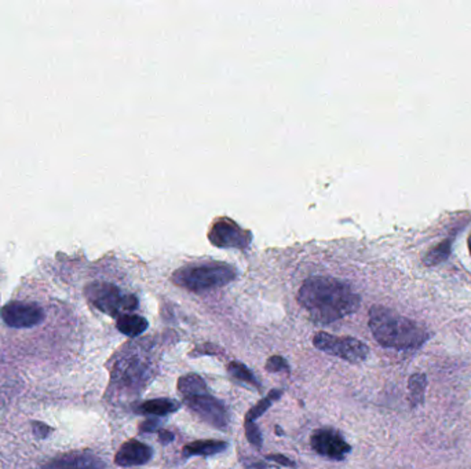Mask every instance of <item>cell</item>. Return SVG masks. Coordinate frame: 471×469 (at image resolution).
I'll return each mask as SVG.
<instances>
[{
	"label": "cell",
	"instance_id": "obj_10",
	"mask_svg": "<svg viewBox=\"0 0 471 469\" xmlns=\"http://www.w3.org/2000/svg\"><path fill=\"white\" fill-rule=\"evenodd\" d=\"M41 469H108L106 464L91 452H72L59 455L49 463L44 464Z\"/></svg>",
	"mask_w": 471,
	"mask_h": 469
},
{
	"label": "cell",
	"instance_id": "obj_8",
	"mask_svg": "<svg viewBox=\"0 0 471 469\" xmlns=\"http://www.w3.org/2000/svg\"><path fill=\"white\" fill-rule=\"evenodd\" d=\"M184 402L204 423L210 424V426L218 429L228 428V409L217 398L211 397L210 393H203V395H197V397L187 398V400H184Z\"/></svg>",
	"mask_w": 471,
	"mask_h": 469
},
{
	"label": "cell",
	"instance_id": "obj_12",
	"mask_svg": "<svg viewBox=\"0 0 471 469\" xmlns=\"http://www.w3.org/2000/svg\"><path fill=\"white\" fill-rule=\"evenodd\" d=\"M226 449H228V443L223 442V440H195V442L187 443L182 453H184L185 457H194V455L210 457V455H220Z\"/></svg>",
	"mask_w": 471,
	"mask_h": 469
},
{
	"label": "cell",
	"instance_id": "obj_27",
	"mask_svg": "<svg viewBox=\"0 0 471 469\" xmlns=\"http://www.w3.org/2000/svg\"><path fill=\"white\" fill-rule=\"evenodd\" d=\"M467 247H468V252H470V255H471V236L468 237Z\"/></svg>",
	"mask_w": 471,
	"mask_h": 469
},
{
	"label": "cell",
	"instance_id": "obj_7",
	"mask_svg": "<svg viewBox=\"0 0 471 469\" xmlns=\"http://www.w3.org/2000/svg\"><path fill=\"white\" fill-rule=\"evenodd\" d=\"M0 318L10 328H32L44 320V311L38 303L32 302H10L0 310Z\"/></svg>",
	"mask_w": 471,
	"mask_h": 469
},
{
	"label": "cell",
	"instance_id": "obj_18",
	"mask_svg": "<svg viewBox=\"0 0 471 469\" xmlns=\"http://www.w3.org/2000/svg\"><path fill=\"white\" fill-rule=\"evenodd\" d=\"M426 387H428V379H426L425 374H415L410 377L408 388H410V400L413 408L421 405L423 400H425Z\"/></svg>",
	"mask_w": 471,
	"mask_h": 469
},
{
	"label": "cell",
	"instance_id": "obj_13",
	"mask_svg": "<svg viewBox=\"0 0 471 469\" xmlns=\"http://www.w3.org/2000/svg\"><path fill=\"white\" fill-rule=\"evenodd\" d=\"M181 408V403L176 400L168 398H159V400H150L147 402L140 403L135 408V410L140 414H152V416H166V414L174 413Z\"/></svg>",
	"mask_w": 471,
	"mask_h": 469
},
{
	"label": "cell",
	"instance_id": "obj_23",
	"mask_svg": "<svg viewBox=\"0 0 471 469\" xmlns=\"http://www.w3.org/2000/svg\"><path fill=\"white\" fill-rule=\"evenodd\" d=\"M267 460L275 461V463L280 464L281 466H290V468H295V463L290 458L285 457L283 455H267Z\"/></svg>",
	"mask_w": 471,
	"mask_h": 469
},
{
	"label": "cell",
	"instance_id": "obj_22",
	"mask_svg": "<svg viewBox=\"0 0 471 469\" xmlns=\"http://www.w3.org/2000/svg\"><path fill=\"white\" fill-rule=\"evenodd\" d=\"M159 429H160V424L155 419H147L140 426V432H142V434H150V432L158 434Z\"/></svg>",
	"mask_w": 471,
	"mask_h": 469
},
{
	"label": "cell",
	"instance_id": "obj_2",
	"mask_svg": "<svg viewBox=\"0 0 471 469\" xmlns=\"http://www.w3.org/2000/svg\"><path fill=\"white\" fill-rule=\"evenodd\" d=\"M368 324L375 340L393 350H415L430 338L425 327L384 306L369 310Z\"/></svg>",
	"mask_w": 471,
	"mask_h": 469
},
{
	"label": "cell",
	"instance_id": "obj_5",
	"mask_svg": "<svg viewBox=\"0 0 471 469\" xmlns=\"http://www.w3.org/2000/svg\"><path fill=\"white\" fill-rule=\"evenodd\" d=\"M314 346L328 356H338L350 364H360L369 356V348L358 338H338L327 332H319L313 338Z\"/></svg>",
	"mask_w": 471,
	"mask_h": 469
},
{
	"label": "cell",
	"instance_id": "obj_17",
	"mask_svg": "<svg viewBox=\"0 0 471 469\" xmlns=\"http://www.w3.org/2000/svg\"><path fill=\"white\" fill-rule=\"evenodd\" d=\"M451 251L452 239H444V241L439 242V245L433 247V248L425 255V257H423V265L428 266V267L439 265V263L448 259Z\"/></svg>",
	"mask_w": 471,
	"mask_h": 469
},
{
	"label": "cell",
	"instance_id": "obj_21",
	"mask_svg": "<svg viewBox=\"0 0 471 469\" xmlns=\"http://www.w3.org/2000/svg\"><path fill=\"white\" fill-rule=\"evenodd\" d=\"M246 437L251 445L261 449L264 439H262L261 431L255 426V423H246Z\"/></svg>",
	"mask_w": 471,
	"mask_h": 469
},
{
	"label": "cell",
	"instance_id": "obj_3",
	"mask_svg": "<svg viewBox=\"0 0 471 469\" xmlns=\"http://www.w3.org/2000/svg\"><path fill=\"white\" fill-rule=\"evenodd\" d=\"M236 278V270L223 263L186 266L174 273L173 283L192 292L208 291L228 285Z\"/></svg>",
	"mask_w": 471,
	"mask_h": 469
},
{
	"label": "cell",
	"instance_id": "obj_19",
	"mask_svg": "<svg viewBox=\"0 0 471 469\" xmlns=\"http://www.w3.org/2000/svg\"><path fill=\"white\" fill-rule=\"evenodd\" d=\"M281 395H283V391L273 390L270 391L269 395L265 397L261 402H258L257 405L252 406L249 409V413L246 416V423H254L255 419H259V417L264 416L265 411L276 402V401L280 400Z\"/></svg>",
	"mask_w": 471,
	"mask_h": 469
},
{
	"label": "cell",
	"instance_id": "obj_24",
	"mask_svg": "<svg viewBox=\"0 0 471 469\" xmlns=\"http://www.w3.org/2000/svg\"><path fill=\"white\" fill-rule=\"evenodd\" d=\"M33 431H35V434L38 435V437H46L47 435L50 434V432L53 431V428H51V427L47 426V424L33 423Z\"/></svg>",
	"mask_w": 471,
	"mask_h": 469
},
{
	"label": "cell",
	"instance_id": "obj_26",
	"mask_svg": "<svg viewBox=\"0 0 471 469\" xmlns=\"http://www.w3.org/2000/svg\"><path fill=\"white\" fill-rule=\"evenodd\" d=\"M276 434H277L278 437H281L285 432H283V429H281L280 427H276Z\"/></svg>",
	"mask_w": 471,
	"mask_h": 469
},
{
	"label": "cell",
	"instance_id": "obj_11",
	"mask_svg": "<svg viewBox=\"0 0 471 469\" xmlns=\"http://www.w3.org/2000/svg\"><path fill=\"white\" fill-rule=\"evenodd\" d=\"M152 457V447L140 440L130 439L123 443L119 452L116 453L114 463L123 468H130V466L144 465V464L149 463Z\"/></svg>",
	"mask_w": 471,
	"mask_h": 469
},
{
	"label": "cell",
	"instance_id": "obj_16",
	"mask_svg": "<svg viewBox=\"0 0 471 469\" xmlns=\"http://www.w3.org/2000/svg\"><path fill=\"white\" fill-rule=\"evenodd\" d=\"M228 372L236 382L243 383V384L249 385V387L261 388V383L258 382L251 370L246 365L241 364V362L231 361L228 365Z\"/></svg>",
	"mask_w": 471,
	"mask_h": 469
},
{
	"label": "cell",
	"instance_id": "obj_14",
	"mask_svg": "<svg viewBox=\"0 0 471 469\" xmlns=\"http://www.w3.org/2000/svg\"><path fill=\"white\" fill-rule=\"evenodd\" d=\"M116 327L119 332L123 333V335L137 338L148 329V320L140 315L129 312V314L117 317Z\"/></svg>",
	"mask_w": 471,
	"mask_h": 469
},
{
	"label": "cell",
	"instance_id": "obj_25",
	"mask_svg": "<svg viewBox=\"0 0 471 469\" xmlns=\"http://www.w3.org/2000/svg\"><path fill=\"white\" fill-rule=\"evenodd\" d=\"M159 439H160L161 443H170L171 440H174V434L173 432L168 431V429H159L158 431Z\"/></svg>",
	"mask_w": 471,
	"mask_h": 469
},
{
	"label": "cell",
	"instance_id": "obj_6",
	"mask_svg": "<svg viewBox=\"0 0 471 469\" xmlns=\"http://www.w3.org/2000/svg\"><path fill=\"white\" fill-rule=\"evenodd\" d=\"M312 449L317 455L330 460L342 461L351 452V446L346 442L340 431L330 427L316 429L311 437Z\"/></svg>",
	"mask_w": 471,
	"mask_h": 469
},
{
	"label": "cell",
	"instance_id": "obj_9",
	"mask_svg": "<svg viewBox=\"0 0 471 469\" xmlns=\"http://www.w3.org/2000/svg\"><path fill=\"white\" fill-rule=\"evenodd\" d=\"M210 239L222 248L243 249L249 245L251 236L231 219H221L211 229Z\"/></svg>",
	"mask_w": 471,
	"mask_h": 469
},
{
	"label": "cell",
	"instance_id": "obj_1",
	"mask_svg": "<svg viewBox=\"0 0 471 469\" xmlns=\"http://www.w3.org/2000/svg\"><path fill=\"white\" fill-rule=\"evenodd\" d=\"M298 302L319 324H331L360 309L361 299L349 284L332 277H312L299 289Z\"/></svg>",
	"mask_w": 471,
	"mask_h": 469
},
{
	"label": "cell",
	"instance_id": "obj_4",
	"mask_svg": "<svg viewBox=\"0 0 471 469\" xmlns=\"http://www.w3.org/2000/svg\"><path fill=\"white\" fill-rule=\"evenodd\" d=\"M86 298L95 309L111 317H121L138 309L137 296L124 293L113 284L101 283V281L87 285Z\"/></svg>",
	"mask_w": 471,
	"mask_h": 469
},
{
	"label": "cell",
	"instance_id": "obj_15",
	"mask_svg": "<svg viewBox=\"0 0 471 469\" xmlns=\"http://www.w3.org/2000/svg\"><path fill=\"white\" fill-rule=\"evenodd\" d=\"M178 391L181 392L184 400L208 393L207 384H205L203 377L195 374H185L178 380Z\"/></svg>",
	"mask_w": 471,
	"mask_h": 469
},
{
	"label": "cell",
	"instance_id": "obj_20",
	"mask_svg": "<svg viewBox=\"0 0 471 469\" xmlns=\"http://www.w3.org/2000/svg\"><path fill=\"white\" fill-rule=\"evenodd\" d=\"M267 370L270 374H280V372L290 374V365L283 356H275L267 359Z\"/></svg>",
	"mask_w": 471,
	"mask_h": 469
}]
</instances>
